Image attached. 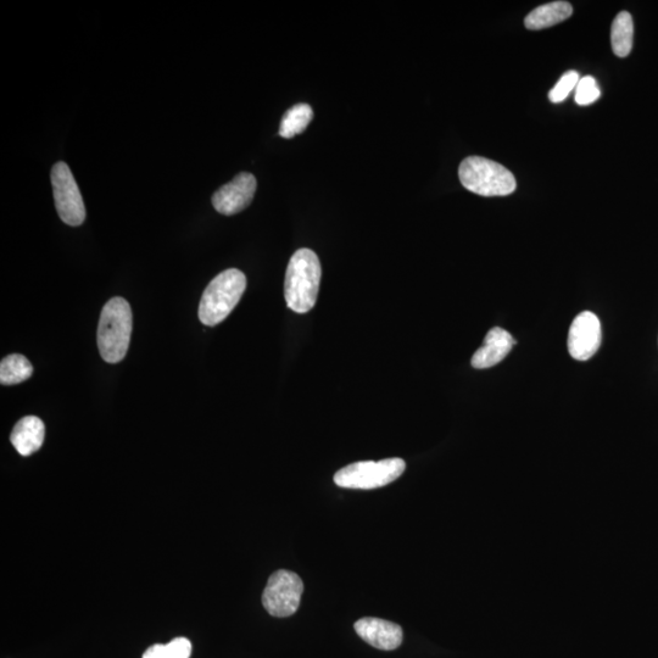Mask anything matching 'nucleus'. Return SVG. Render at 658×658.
<instances>
[{
    "mask_svg": "<svg viewBox=\"0 0 658 658\" xmlns=\"http://www.w3.org/2000/svg\"><path fill=\"white\" fill-rule=\"evenodd\" d=\"M354 628L362 640L378 650H397L403 643V629L399 624L381 618H361Z\"/></svg>",
    "mask_w": 658,
    "mask_h": 658,
    "instance_id": "9d476101",
    "label": "nucleus"
},
{
    "mask_svg": "<svg viewBox=\"0 0 658 658\" xmlns=\"http://www.w3.org/2000/svg\"><path fill=\"white\" fill-rule=\"evenodd\" d=\"M405 470V461L399 457L382 461H360L339 470L334 475V483L347 489H377L397 481Z\"/></svg>",
    "mask_w": 658,
    "mask_h": 658,
    "instance_id": "39448f33",
    "label": "nucleus"
},
{
    "mask_svg": "<svg viewBox=\"0 0 658 658\" xmlns=\"http://www.w3.org/2000/svg\"><path fill=\"white\" fill-rule=\"evenodd\" d=\"M304 583L297 573L280 570L272 574L267 582L262 604L273 617H289L298 611Z\"/></svg>",
    "mask_w": 658,
    "mask_h": 658,
    "instance_id": "423d86ee",
    "label": "nucleus"
},
{
    "mask_svg": "<svg viewBox=\"0 0 658 658\" xmlns=\"http://www.w3.org/2000/svg\"><path fill=\"white\" fill-rule=\"evenodd\" d=\"M245 288L247 278L242 271L230 269L221 272L205 289L199 304V320L208 327L225 321L241 301Z\"/></svg>",
    "mask_w": 658,
    "mask_h": 658,
    "instance_id": "7ed1b4c3",
    "label": "nucleus"
},
{
    "mask_svg": "<svg viewBox=\"0 0 658 658\" xmlns=\"http://www.w3.org/2000/svg\"><path fill=\"white\" fill-rule=\"evenodd\" d=\"M459 177L467 191L483 197H505L516 191L512 172L493 160L470 156L462 161Z\"/></svg>",
    "mask_w": 658,
    "mask_h": 658,
    "instance_id": "20e7f679",
    "label": "nucleus"
},
{
    "mask_svg": "<svg viewBox=\"0 0 658 658\" xmlns=\"http://www.w3.org/2000/svg\"><path fill=\"white\" fill-rule=\"evenodd\" d=\"M321 262L310 249H299L292 256L284 281V297L288 308L306 314L314 308L321 283Z\"/></svg>",
    "mask_w": 658,
    "mask_h": 658,
    "instance_id": "f257e3e1",
    "label": "nucleus"
},
{
    "mask_svg": "<svg viewBox=\"0 0 658 658\" xmlns=\"http://www.w3.org/2000/svg\"><path fill=\"white\" fill-rule=\"evenodd\" d=\"M33 367L24 355L13 354L7 356L0 364V383L3 386H14L27 381L32 376Z\"/></svg>",
    "mask_w": 658,
    "mask_h": 658,
    "instance_id": "dca6fc26",
    "label": "nucleus"
},
{
    "mask_svg": "<svg viewBox=\"0 0 658 658\" xmlns=\"http://www.w3.org/2000/svg\"><path fill=\"white\" fill-rule=\"evenodd\" d=\"M634 38V24L632 15L628 11L616 16L611 27V44L613 53L620 58H626L632 52Z\"/></svg>",
    "mask_w": 658,
    "mask_h": 658,
    "instance_id": "4468645a",
    "label": "nucleus"
},
{
    "mask_svg": "<svg viewBox=\"0 0 658 658\" xmlns=\"http://www.w3.org/2000/svg\"><path fill=\"white\" fill-rule=\"evenodd\" d=\"M46 438V426L41 418L26 416L16 423L10 440L22 456H30L42 448Z\"/></svg>",
    "mask_w": 658,
    "mask_h": 658,
    "instance_id": "f8f14e48",
    "label": "nucleus"
},
{
    "mask_svg": "<svg viewBox=\"0 0 658 658\" xmlns=\"http://www.w3.org/2000/svg\"><path fill=\"white\" fill-rule=\"evenodd\" d=\"M602 331L598 316L584 311L573 320L568 332V351L574 360L587 361L598 353Z\"/></svg>",
    "mask_w": 658,
    "mask_h": 658,
    "instance_id": "6e6552de",
    "label": "nucleus"
},
{
    "mask_svg": "<svg viewBox=\"0 0 658 658\" xmlns=\"http://www.w3.org/2000/svg\"><path fill=\"white\" fill-rule=\"evenodd\" d=\"M52 184L55 206L60 219L69 226H80L86 220V206L70 167L65 163L54 165Z\"/></svg>",
    "mask_w": 658,
    "mask_h": 658,
    "instance_id": "0eeeda50",
    "label": "nucleus"
},
{
    "mask_svg": "<svg viewBox=\"0 0 658 658\" xmlns=\"http://www.w3.org/2000/svg\"><path fill=\"white\" fill-rule=\"evenodd\" d=\"M579 82V75L576 71H568L556 83V86L551 89L549 99L552 103H561L563 100L570 96L574 88H577Z\"/></svg>",
    "mask_w": 658,
    "mask_h": 658,
    "instance_id": "6ab92c4d",
    "label": "nucleus"
},
{
    "mask_svg": "<svg viewBox=\"0 0 658 658\" xmlns=\"http://www.w3.org/2000/svg\"><path fill=\"white\" fill-rule=\"evenodd\" d=\"M314 117V111L309 104L299 103L293 108L287 110L284 114L280 126V136L291 139L306 130Z\"/></svg>",
    "mask_w": 658,
    "mask_h": 658,
    "instance_id": "2eb2a0df",
    "label": "nucleus"
},
{
    "mask_svg": "<svg viewBox=\"0 0 658 658\" xmlns=\"http://www.w3.org/2000/svg\"><path fill=\"white\" fill-rule=\"evenodd\" d=\"M258 182L252 174L242 172L213 195L217 213L231 216L241 213L252 204Z\"/></svg>",
    "mask_w": 658,
    "mask_h": 658,
    "instance_id": "1a4fd4ad",
    "label": "nucleus"
},
{
    "mask_svg": "<svg viewBox=\"0 0 658 658\" xmlns=\"http://www.w3.org/2000/svg\"><path fill=\"white\" fill-rule=\"evenodd\" d=\"M601 96L600 88L594 77L585 76L579 80L576 88V103L585 107L596 102Z\"/></svg>",
    "mask_w": 658,
    "mask_h": 658,
    "instance_id": "a211bd4d",
    "label": "nucleus"
},
{
    "mask_svg": "<svg viewBox=\"0 0 658 658\" xmlns=\"http://www.w3.org/2000/svg\"><path fill=\"white\" fill-rule=\"evenodd\" d=\"M192 643L187 638H176L169 644H155L144 652L143 658H191Z\"/></svg>",
    "mask_w": 658,
    "mask_h": 658,
    "instance_id": "f3484780",
    "label": "nucleus"
},
{
    "mask_svg": "<svg viewBox=\"0 0 658 658\" xmlns=\"http://www.w3.org/2000/svg\"><path fill=\"white\" fill-rule=\"evenodd\" d=\"M572 13V5L560 0V2H552L535 8L524 20V25L528 30L533 31L548 29V27L571 18Z\"/></svg>",
    "mask_w": 658,
    "mask_h": 658,
    "instance_id": "ddd939ff",
    "label": "nucleus"
},
{
    "mask_svg": "<svg viewBox=\"0 0 658 658\" xmlns=\"http://www.w3.org/2000/svg\"><path fill=\"white\" fill-rule=\"evenodd\" d=\"M517 344L511 334L505 329L494 327L484 338V343L475 355L472 356L471 365L477 370H484L500 364Z\"/></svg>",
    "mask_w": 658,
    "mask_h": 658,
    "instance_id": "9b49d317",
    "label": "nucleus"
},
{
    "mask_svg": "<svg viewBox=\"0 0 658 658\" xmlns=\"http://www.w3.org/2000/svg\"><path fill=\"white\" fill-rule=\"evenodd\" d=\"M132 310L124 298H113L105 304L98 326V348L109 364L125 359L132 334Z\"/></svg>",
    "mask_w": 658,
    "mask_h": 658,
    "instance_id": "f03ea898",
    "label": "nucleus"
}]
</instances>
